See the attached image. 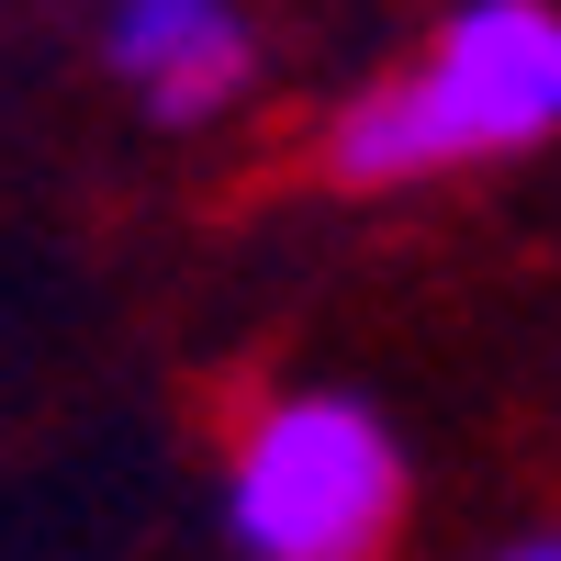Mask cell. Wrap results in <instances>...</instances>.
<instances>
[{
  "label": "cell",
  "mask_w": 561,
  "mask_h": 561,
  "mask_svg": "<svg viewBox=\"0 0 561 561\" xmlns=\"http://www.w3.org/2000/svg\"><path fill=\"white\" fill-rule=\"evenodd\" d=\"M561 135V0H449L415 68L348 90L314 124L337 192H415L438 169L528 158Z\"/></svg>",
  "instance_id": "1"
},
{
  "label": "cell",
  "mask_w": 561,
  "mask_h": 561,
  "mask_svg": "<svg viewBox=\"0 0 561 561\" xmlns=\"http://www.w3.org/2000/svg\"><path fill=\"white\" fill-rule=\"evenodd\" d=\"M225 550L237 561H382L404 539V438L370 393H270L225 449Z\"/></svg>",
  "instance_id": "2"
},
{
  "label": "cell",
  "mask_w": 561,
  "mask_h": 561,
  "mask_svg": "<svg viewBox=\"0 0 561 561\" xmlns=\"http://www.w3.org/2000/svg\"><path fill=\"white\" fill-rule=\"evenodd\" d=\"M102 68L147 124L203 135L259 90V12L248 0H102Z\"/></svg>",
  "instance_id": "3"
},
{
  "label": "cell",
  "mask_w": 561,
  "mask_h": 561,
  "mask_svg": "<svg viewBox=\"0 0 561 561\" xmlns=\"http://www.w3.org/2000/svg\"><path fill=\"white\" fill-rule=\"evenodd\" d=\"M483 561H561V528H539V539H505V550H483Z\"/></svg>",
  "instance_id": "4"
}]
</instances>
